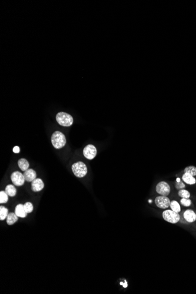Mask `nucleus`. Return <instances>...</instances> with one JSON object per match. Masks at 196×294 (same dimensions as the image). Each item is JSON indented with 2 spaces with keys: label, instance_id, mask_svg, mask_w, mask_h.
<instances>
[{
  "label": "nucleus",
  "instance_id": "obj_1",
  "mask_svg": "<svg viewBox=\"0 0 196 294\" xmlns=\"http://www.w3.org/2000/svg\"><path fill=\"white\" fill-rule=\"evenodd\" d=\"M52 144L55 149H61L66 145V138L65 135L61 132H55L51 137Z\"/></svg>",
  "mask_w": 196,
  "mask_h": 294
},
{
  "label": "nucleus",
  "instance_id": "obj_2",
  "mask_svg": "<svg viewBox=\"0 0 196 294\" xmlns=\"http://www.w3.org/2000/svg\"><path fill=\"white\" fill-rule=\"evenodd\" d=\"M162 217L166 222L171 224H177L180 220L179 213L175 212L171 209H166L162 212Z\"/></svg>",
  "mask_w": 196,
  "mask_h": 294
},
{
  "label": "nucleus",
  "instance_id": "obj_3",
  "mask_svg": "<svg viewBox=\"0 0 196 294\" xmlns=\"http://www.w3.org/2000/svg\"><path fill=\"white\" fill-rule=\"evenodd\" d=\"M72 170L74 175L79 178L85 177L88 173L86 166L82 161H78L74 163L72 166Z\"/></svg>",
  "mask_w": 196,
  "mask_h": 294
},
{
  "label": "nucleus",
  "instance_id": "obj_4",
  "mask_svg": "<svg viewBox=\"0 0 196 294\" xmlns=\"http://www.w3.org/2000/svg\"><path fill=\"white\" fill-rule=\"evenodd\" d=\"M56 120L60 125L65 127L71 126L73 122L72 116L65 112H59L57 114Z\"/></svg>",
  "mask_w": 196,
  "mask_h": 294
},
{
  "label": "nucleus",
  "instance_id": "obj_5",
  "mask_svg": "<svg viewBox=\"0 0 196 294\" xmlns=\"http://www.w3.org/2000/svg\"><path fill=\"white\" fill-rule=\"evenodd\" d=\"M156 191L160 196H168L170 193V186L165 181H161L156 186Z\"/></svg>",
  "mask_w": 196,
  "mask_h": 294
},
{
  "label": "nucleus",
  "instance_id": "obj_6",
  "mask_svg": "<svg viewBox=\"0 0 196 294\" xmlns=\"http://www.w3.org/2000/svg\"><path fill=\"white\" fill-rule=\"evenodd\" d=\"M170 200L168 196H157L155 199V203L156 206L160 209L166 210L170 207Z\"/></svg>",
  "mask_w": 196,
  "mask_h": 294
},
{
  "label": "nucleus",
  "instance_id": "obj_7",
  "mask_svg": "<svg viewBox=\"0 0 196 294\" xmlns=\"http://www.w3.org/2000/svg\"><path fill=\"white\" fill-rule=\"evenodd\" d=\"M83 154L88 160H92L97 155V149L93 145H88L83 149Z\"/></svg>",
  "mask_w": 196,
  "mask_h": 294
},
{
  "label": "nucleus",
  "instance_id": "obj_8",
  "mask_svg": "<svg viewBox=\"0 0 196 294\" xmlns=\"http://www.w3.org/2000/svg\"><path fill=\"white\" fill-rule=\"evenodd\" d=\"M11 179L12 183L17 186H22L26 181L24 175L20 171L13 172L11 175Z\"/></svg>",
  "mask_w": 196,
  "mask_h": 294
},
{
  "label": "nucleus",
  "instance_id": "obj_9",
  "mask_svg": "<svg viewBox=\"0 0 196 294\" xmlns=\"http://www.w3.org/2000/svg\"><path fill=\"white\" fill-rule=\"evenodd\" d=\"M183 218L187 222H194L196 221V213L193 210L187 209L183 212Z\"/></svg>",
  "mask_w": 196,
  "mask_h": 294
},
{
  "label": "nucleus",
  "instance_id": "obj_10",
  "mask_svg": "<svg viewBox=\"0 0 196 294\" xmlns=\"http://www.w3.org/2000/svg\"><path fill=\"white\" fill-rule=\"evenodd\" d=\"M44 187V184L41 179H35L33 181H32L31 189L32 191L35 192L41 191Z\"/></svg>",
  "mask_w": 196,
  "mask_h": 294
},
{
  "label": "nucleus",
  "instance_id": "obj_11",
  "mask_svg": "<svg viewBox=\"0 0 196 294\" xmlns=\"http://www.w3.org/2000/svg\"><path fill=\"white\" fill-rule=\"evenodd\" d=\"M181 179L185 184L188 185H194L196 183V179L195 177L186 173H184V174L182 175Z\"/></svg>",
  "mask_w": 196,
  "mask_h": 294
},
{
  "label": "nucleus",
  "instance_id": "obj_12",
  "mask_svg": "<svg viewBox=\"0 0 196 294\" xmlns=\"http://www.w3.org/2000/svg\"><path fill=\"white\" fill-rule=\"evenodd\" d=\"M24 176L26 181L28 182H32L36 179V172L32 169H28L24 172Z\"/></svg>",
  "mask_w": 196,
  "mask_h": 294
},
{
  "label": "nucleus",
  "instance_id": "obj_13",
  "mask_svg": "<svg viewBox=\"0 0 196 294\" xmlns=\"http://www.w3.org/2000/svg\"><path fill=\"white\" fill-rule=\"evenodd\" d=\"M15 213L16 215L18 217L21 218H25L27 215V213L26 212L24 208V205L20 204H18L16 207L15 209Z\"/></svg>",
  "mask_w": 196,
  "mask_h": 294
},
{
  "label": "nucleus",
  "instance_id": "obj_14",
  "mask_svg": "<svg viewBox=\"0 0 196 294\" xmlns=\"http://www.w3.org/2000/svg\"><path fill=\"white\" fill-rule=\"evenodd\" d=\"M18 216L16 215V213L10 212L8 214L7 218V223L8 225H12L15 222L18 221Z\"/></svg>",
  "mask_w": 196,
  "mask_h": 294
},
{
  "label": "nucleus",
  "instance_id": "obj_15",
  "mask_svg": "<svg viewBox=\"0 0 196 294\" xmlns=\"http://www.w3.org/2000/svg\"><path fill=\"white\" fill-rule=\"evenodd\" d=\"M18 166L20 168L21 170L26 171L28 169H28L29 166H30L29 163L27 160H26V159H21L18 160Z\"/></svg>",
  "mask_w": 196,
  "mask_h": 294
},
{
  "label": "nucleus",
  "instance_id": "obj_16",
  "mask_svg": "<svg viewBox=\"0 0 196 294\" xmlns=\"http://www.w3.org/2000/svg\"><path fill=\"white\" fill-rule=\"evenodd\" d=\"M170 207L171 210H172L175 212L179 213L181 212L180 204L176 200L171 201Z\"/></svg>",
  "mask_w": 196,
  "mask_h": 294
},
{
  "label": "nucleus",
  "instance_id": "obj_17",
  "mask_svg": "<svg viewBox=\"0 0 196 294\" xmlns=\"http://www.w3.org/2000/svg\"><path fill=\"white\" fill-rule=\"evenodd\" d=\"M5 192L10 197H14L16 196V187L13 185L9 184L5 188Z\"/></svg>",
  "mask_w": 196,
  "mask_h": 294
},
{
  "label": "nucleus",
  "instance_id": "obj_18",
  "mask_svg": "<svg viewBox=\"0 0 196 294\" xmlns=\"http://www.w3.org/2000/svg\"><path fill=\"white\" fill-rule=\"evenodd\" d=\"M184 173H188L194 177L196 176V167L194 166H187L184 169Z\"/></svg>",
  "mask_w": 196,
  "mask_h": 294
},
{
  "label": "nucleus",
  "instance_id": "obj_19",
  "mask_svg": "<svg viewBox=\"0 0 196 294\" xmlns=\"http://www.w3.org/2000/svg\"><path fill=\"white\" fill-rule=\"evenodd\" d=\"M8 210L5 207H0V220H4L7 218L8 215Z\"/></svg>",
  "mask_w": 196,
  "mask_h": 294
},
{
  "label": "nucleus",
  "instance_id": "obj_20",
  "mask_svg": "<svg viewBox=\"0 0 196 294\" xmlns=\"http://www.w3.org/2000/svg\"><path fill=\"white\" fill-rule=\"evenodd\" d=\"M178 195L181 198H190L191 197V194L188 190L184 189H181L178 191Z\"/></svg>",
  "mask_w": 196,
  "mask_h": 294
},
{
  "label": "nucleus",
  "instance_id": "obj_21",
  "mask_svg": "<svg viewBox=\"0 0 196 294\" xmlns=\"http://www.w3.org/2000/svg\"><path fill=\"white\" fill-rule=\"evenodd\" d=\"M8 200V195L6 193L5 191H1L0 192V203H6Z\"/></svg>",
  "mask_w": 196,
  "mask_h": 294
},
{
  "label": "nucleus",
  "instance_id": "obj_22",
  "mask_svg": "<svg viewBox=\"0 0 196 294\" xmlns=\"http://www.w3.org/2000/svg\"><path fill=\"white\" fill-rule=\"evenodd\" d=\"M180 202V204L184 207H186L191 206V204H192V201H191V200L190 198H181Z\"/></svg>",
  "mask_w": 196,
  "mask_h": 294
},
{
  "label": "nucleus",
  "instance_id": "obj_23",
  "mask_svg": "<svg viewBox=\"0 0 196 294\" xmlns=\"http://www.w3.org/2000/svg\"><path fill=\"white\" fill-rule=\"evenodd\" d=\"M24 208L26 213H31L33 211V205L30 202H27L24 205Z\"/></svg>",
  "mask_w": 196,
  "mask_h": 294
},
{
  "label": "nucleus",
  "instance_id": "obj_24",
  "mask_svg": "<svg viewBox=\"0 0 196 294\" xmlns=\"http://www.w3.org/2000/svg\"><path fill=\"white\" fill-rule=\"evenodd\" d=\"M185 187H186L185 183L182 181L179 180L178 182L177 181V183H175V188L178 190H180L181 189H184Z\"/></svg>",
  "mask_w": 196,
  "mask_h": 294
},
{
  "label": "nucleus",
  "instance_id": "obj_25",
  "mask_svg": "<svg viewBox=\"0 0 196 294\" xmlns=\"http://www.w3.org/2000/svg\"><path fill=\"white\" fill-rule=\"evenodd\" d=\"M20 147L18 146H15L13 149V152L15 153H20Z\"/></svg>",
  "mask_w": 196,
  "mask_h": 294
},
{
  "label": "nucleus",
  "instance_id": "obj_26",
  "mask_svg": "<svg viewBox=\"0 0 196 294\" xmlns=\"http://www.w3.org/2000/svg\"><path fill=\"white\" fill-rule=\"evenodd\" d=\"M120 285H122L124 286V288L127 287V286H128V285H127V283H126V281H125V282H124V283H122V282H121V283H120Z\"/></svg>",
  "mask_w": 196,
  "mask_h": 294
},
{
  "label": "nucleus",
  "instance_id": "obj_27",
  "mask_svg": "<svg viewBox=\"0 0 196 294\" xmlns=\"http://www.w3.org/2000/svg\"></svg>",
  "mask_w": 196,
  "mask_h": 294
}]
</instances>
